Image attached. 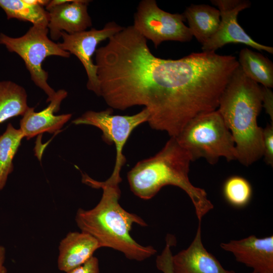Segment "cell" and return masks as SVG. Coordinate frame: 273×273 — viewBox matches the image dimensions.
<instances>
[{
  "label": "cell",
  "mask_w": 273,
  "mask_h": 273,
  "mask_svg": "<svg viewBox=\"0 0 273 273\" xmlns=\"http://www.w3.org/2000/svg\"><path fill=\"white\" fill-rule=\"evenodd\" d=\"M0 7L8 19H16L48 27L49 13L43 6L31 4L28 0H0Z\"/></svg>",
  "instance_id": "d6986e66"
},
{
  "label": "cell",
  "mask_w": 273,
  "mask_h": 273,
  "mask_svg": "<svg viewBox=\"0 0 273 273\" xmlns=\"http://www.w3.org/2000/svg\"><path fill=\"white\" fill-rule=\"evenodd\" d=\"M48 33V27L32 25L20 37H12L0 34V44L24 61L32 81L48 96L47 102L53 99L56 92L48 84V73L42 66L43 61L51 56L67 58L70 56L69 53L62 50L58 43L50 39Z\"/></svg>",
  "instance_id": "8992f818"
},
{
  "label": "cell",
  "mask_w": 273,
  "mask_h": 273,
  "mask_svg": "<svg viewBox=\"0 0 273 273\" xmlns=\"http://www.w3.org/2000/svg\"><path fill=\"white\" fill-rule=\"evenodd\" d=\"M263 156L266 164L273 165V123L263 128Z\"/></svg>",
  "instance_id": "603a6c76"
},
{
  "label": "cell",
  "mask_w": 273,
  "mask_h": 273,
  "mask_svg": "<svg viewBox=\"0 0 273 273\" xmlns=\"http://www.w3.org/2000/svg\"><path fill=\"white\" fill-rule=\"evenodd\" d=\"M183 15L193 36L202 45L215 34L220 22L218 9L208 5L192 4Z\"/></svg>",
  "instance_id": "2e32d148"
},
{
  "label": "cell",
  "mask_w": 273,
  "mask_h": 273,
  "mask_svg": "<svg viewBox=\"0 0 273 273\" xmlns=\"http://www.w3.org/2000/svg\"><path fill=\"white\" fill-rule=\"evenodd\" d=\"M220 247L255 273H273V236L258 238L251 235L222 243Z\"/></svg>",
  "instance_id": "8fae6325"
},
{
  "label": "cell",
  "mask_w": 273,
  "mask_h": 273,
  "mask_svg": "<svg viewBox=\"0 0 273 273\" xmlns=\"http://www.w3.org/2000/svg\"><path fill=\"white\" fill-rule=\"evenodd\" d=\"M113 109L96 112L88 111L74 120L76 124H86L96 126L102 131V139L108 145L114 144L116 149V160L113 174L120 175L126 159L123 149L132 131L138 126L148 122L149 113L144 108L132 115H113Z\"/></svg>",
  "instance_id": "ba28073f"
},
{
  "label": "cell",
  "mask_w": 273,
  "mask_h": 273,
  "mask_svg": "<svg viewBox=\"0 0 273 273\" xmlns=\"http://www.w3.org/2000/svg\"><path fill=\"white\" fill-rule=\"evenodd\" d=\"M67 94L64 89L58 90L48 107L38 112L29 107L20 121L24 136L29 140L45 132L52 133L60 130L72 116L71 114L55 115Z\"/></svg>",
  "instance_id": "5bb4252c"
},
{
  "label": "cell",
  "mask_w": 273,
  "mask_h": 273,
  "mask_svg": "<svg viewBox=\"0 0 273 273\" xmlns=\"http://www.w3.org/2000/svg\"><path fill=\"white\" fill-rule=\"evenodd\" d=\"M188 153L170 137L155 155L139 161L127 173L131 191L144 200L154 197L164 186L172 185L183 190L194 205L199 222L214 206L206 191L194 186L189 178L190 163Z\"/></svg>",
  "instance_id": "3957f363"
},
{
  "label": "cell",
  "mask_w": 273,
  "mask_h": 273,
  "mask_svg": "<svg viewBox=\"0 0 273 273\" xmlns=\"http://www.w3.org/2000/svg\"><path fill=\"white\" fill-rule=\"evenodd\" d=\"M67 273H100L99 260L93 256L83 264Z\"/></svg>",
  "instance_id": "cb8c5ba5"
},
{
  "label": "cell",
  "mask_w": 273,
  "mask_h": 273,
  "mask_svg": "<svg viewBox=\"0 0 273 273\" xmlns=\"http://www.w3.org/2000/svg\"><path fill=\"white\" fill-rule=\"evenodd\" d=\"M251 273H255V272L252 271Z\"/></svg>",
  "instance_id": "4316f807"
},
{
  "label": "cell",
  "mask_w": 273,
  "mask_h": 273,
  "mask_svg": "<svg viewBox=\"0 0 273 273\" xmlns=\"http://www.w3.org/2000/svg\"><path fill=\"white\" fill-rule=\"evenodd\" d=\"M95 54L98 96L112 109L144 106L150 127L170 137L194 117L216 110L239 66L235 56L215 52L177 60L157 57L133 25L123 27Z\"/></svg>",
  "instance_id": "6da1fadb"
},
{
  "label": "cell",
  "mask_w": 273,
  "mask_h": 273,
  "mask_svg": "<svg viewBox=\"0 0 273 273\" xmlns=\"http://www.w3.org/2000/svg\"><path fill=\"white\" fill-rule=\"evenodd\" d=\"M172 264L174 273H236L225 269L205 249L202 241L201 222L190 246L172 255Z\"/></svg>",
  "instance_id": "4fadbf2b"
},
{
  "label": "cell",
  "mask_w": 273,
  "mask_h": 273,
  "mask_svg": "<svg viewBox=\"0 0 273 273\" xmlns=\"http://www.w3.org/2000/svg\"><path fill=\"white\" fill-rule=\"evenodd\" d=\"M29 107L25 89L11 81H0V123L19 115Z\"/></svg>",
  "instance_id": "ac0fdd59"
},
{
  "label": "cell",
  "mask_w": 273,
  "mask_h": 273,
  "mask_svg": "<svg viewBox=\"0 0 273 273\" xmlns=\"http://www.w3.org/2000/svg\"><path fill=\"white\" fill-rule=\"evenodd\" d=\"M223 195L231 205L236 208H242L250 202L252 189L250 183L245 178L240 176H232L224 183Z\"/></svg>",
  "instance_id": "44dd1931"
},
{
  "label": "cell",
  "mask_w": 273,
  "mask_h": 273,
  "mask_svg": "<svg viewBox=\"0 0 273 273\" xmlns=\"http://www.w3.org/2000/svg\"><path fill=\"white\" fill-rule=\"evenodd\" d=\"M220 14V22L216 32L202 45V52H215L229 43H242L258 51L272 54L273 48L254 41L239 25V13L251 7L247 0H211Z\"/></svg>",
  "instance_id": "30bf717a"
},
{
  "label": "cell",
  "mask_w": 273,
  "mask_h": 273,
  "mask_svg": "<svg viewBox=\"0 0 273 273\" xmlns=\"http://www.w3.org/2000/svg\"><path fill=\"white\" fill-rule=\"evenodd\" d=\"M238 62L248 78L263 86L273 87V64L267 58L246 48L240 51Z\"/></svg>",
  "instance_id": "e0dca14e"
},
{
  "label": "cell",
  "mask_w": 273,
  "mask_h": 273,
  "mask_svg": "<svg viewBox=\"0 0 273 273\" xmlns=\"http://www.w3.org/2000/svg\"><path fill=\"white\" fill-rule=\"evenodd\" d=\"M120 175L111 174L104 181L96 180L82 173V182L95 189H102L103 194L93 208H79L75 220L81 231L95 238L101 247H108L122 253L128 259L141 261L157 252L152 246H144L130 236L133 224L142 226L147 223L138 215L129 213L119 203L121 191Z\"/></svg>",
  "instance_id": "7a4b0ae2"
},
{
  "label": "cell",
  "mask_w": 273,
  "mask_h": 273,
  "mask_svg": "<svg viewBox=\"0 0 273 273\" xmlns=\"http://www.w3.org/2000/svg\"><path fill=\"white\" fill-rule=\"evenodd\" d=\"M114 21L108 22L101 29L92 28L74 34L62 32V42L58 43L60 48L75 56L84 67L87 76V88L97 96L99 93L97 67L93 62L98 44L109 39L123 29Z\"/></svg>",
  "instance_id": "9c48e42d"
},
{
  "label": "cell",
  "mask_w": 273,
  "mask_h": 273,
  "mask_svg": "<svg viewBox=\"0 0 273 273\" xmlns=\"http://www.w3.org/2000/svg\"><path fill=\"white\" fill-rule=\"evenodd\" d=\"M23 138L21 130L15 128L11 123L0 136V191L4 188L13 170V160Z\"/></svg>",
  "instance_id": "ffe728a7"
},
{
  "label": "cell",
  "mask_w": 273,
  "mask_h": 273,
  "mask_svg": "<svg viewBox=\"0 0 273 273\" xmlns=\"http://www.w3.org/2000/svg\"><path fill=\"white\" fill-rule=\"evenodd\" d=\"M174 138L192 161L203 158L214 164L222 157L237 160L234 139L217 110L194 117Z\"/></svg>",
  "instance_id": "5b68a950"
},
{
  "label": "cell",
  "mask_w": 273,
  "mask_h": 273,
  "mask_svg": "<svg viewBox=\"0 0 273 273\" xmlns=\"http://www.w3.org/2000/svg\"><path fill=\"white\" fill-rule=\"evenodd\" d=\"M89 2L65 0L64 3L47 10L49 16L48 28L51 39H59L62 32L74 34L90 27L92 21L87 11Z\"/></svg>",
  "instance_id": "7c38bea8"
},
{
  "label": "cell",
  "mask_w": 273,
  "mask_h": 273,
  "mask_svg": "<svg viewBox=\"0 0 273 273\" xmlns=\"http://www.w3.org/2000/svg\"><path fill=\"white\" fill-rule=\"evenodd\" d=\"M176 240L173 236L168 234L166 238V245L162 252L157 255L156 265L163 273H174L172 264V254L171 248L175 245Z\"/></svg>",
  "instance_id": "7402d4cb"
},
{
  "label": "cell",
  "mask_w": 273,
  "mask_h": 273,
  "mask_svg": "<svg viewBox=\"0 0 273 273\" xmlns=\"http://www.w3.org/2000/svg\"><path fill=\"white\" fill-rule=\"evenodd\" d=\"M101 248L97 240L82 232H70L60 242L58 267L66 273L80 266Z\"/></svg>",
  "instance_id": "9a60e30c"
},
{
  "label": "cell",
  "mask_w": 273,
  "mask_h": 273,
  "mask_svg": "<svg viewBox=\"0 0 273 273\" xmlns=\"http://www.w3.org/2000/svg\"><path fill=\"white\" fill-rule=\"evenodd\" d=\"M262 107L261 87L239 66L220 96L217 111L234 139L237 160L246 166L263 156V128L257 122Z\"/></svg>",
  "instance_id": "277c9868"
},
{
  "label": "cell",
  "mask_w": 273,
  "mask_h": 273,
  "mask_svg": "<svg viewBox=\"0 0 273 273\" xmlns=\"http://www.w3.org/2000/svg\"><path fill=\"white\" fill-rule=\"evenodd\" d=\"M6 250L5 248L0 245V273H7V270L5 265Z\"/></svg>",
  "instance_id": "484cf974"
},
{
  "label": "cell",
  "mask_w": 273,
  "mask_h": 273,
  "mask_svg": "<svg viewBox=\"0 0 273 273\" xmlns=\"http://www.w3.org/2000/svg\"><path fill=\"white\" fill-rule=\"evenodd\" d=\"M262 105L273 123V93L270 88L262 86Z\"/></svg>",
  "instance_id": "d4e9b609"
},
{
  "label": "cell",
  "mask_w": 273,
  "mask_h": 273,
  "mask_svg": "<svg viewBox=\"0 0 273 273\" xmlns=\"http://www.w3.org/2000/svg\"><path fill=\"white\" fill-rule=\"evenodd\" d=\"M185 21L183 14L165 12L155 0H143L137 8L133 26L157 48L164 41H190L193 35Z\"/></svg>",
  "instance_id": "52a82bcc"
}]
</instances>
